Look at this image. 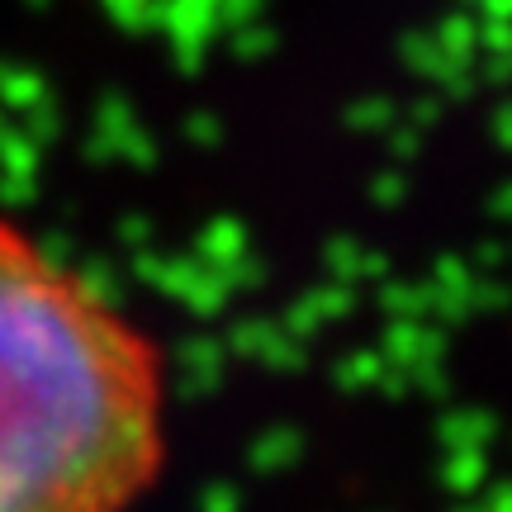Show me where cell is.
<instances>
[{
	"mask_svg": "<svg viewBox=\"0 0 512 512\" xmlns=\"http://www.w3.org/2000/svg\"><path fill=\"white\" fill-rule=\"evenodd\" d=\"M157 456L152 342L0 219V512H128Z\"/></svg>",
	"mask_w": 512,
	"mask_h": 512,
	"instance_id": "6da1fadb",
	"label": "cell"
}]
</instances>
